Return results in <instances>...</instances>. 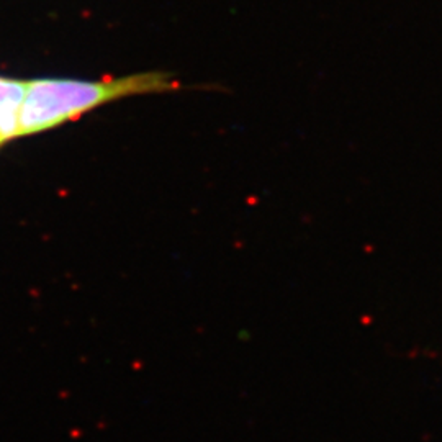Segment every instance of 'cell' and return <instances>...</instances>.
Segmentation results:
<instances>
[{"mask_svg": "<svg viewBox=\"0 0 442 442\" xmlns=\"http://www.w3.org/2000/svg\"><path fill=\"white\" fill-rule=\"evenodd\" d=\"M180 84L169 72L149 71L106 80L43 77L28 80L18 136L41 133L97 106L131 95L162 93Z\"/></svg>", "mask_w": 442, "mask_h": 442, "instance_id": "1", "label": "cell"}, {"mask_svg": "<svg viewBox=\"0 0 442 442\" xmlns=\"http://www.w3.org/2000/svg\"><path fill=\"white\" fill-rule=\"evenodd\" d=\"M28 80L0 76V146L18 136L20 112Z\"/></svg>", "mask_w": 442, "mask_h": 442, "instance_id": "2", "label": "cell"}]
</instances>
